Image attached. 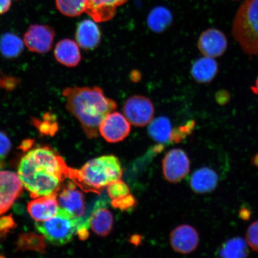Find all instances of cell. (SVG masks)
I'll use <instances>...</instances> for the list:
<instances>
[{
  "mask_svg": "<svg viewBox=\"0 0 258 258\" xmlns=\"http://www.w3.org/2000/svg\"><path fill=\"white\" fill-rule=\"evenodd\" d=\"M11 0H0V15L6 14L11 7Z\"/></svg>",
  "mask_w": 258,
  "mask_h": 258,
  "instance_id": "836d02e7",
  "label": "cell"
},
{
  "mask_svg": "<svg viewBox=\"0 0 258 258\" xmlns=\"http://www.w3.org/2000/svg\"><path fill=\"white\" fill-rule=\"evenodd\" d=\"M233 36L245 53L258 56V0H245L235 15Z\"/></svg>",
  "mask_w": 258,
  "mask_h": 258,
  "instance_id": "277c9868",
  "label": "cell"
},
{
  "mask_svg": "<svg viewBox=\"0 0 258 258\" xmlns=\"http://www.w3.org/2000/svg\"><path fill=\"white\" fill-rule=\"evenodd\" d=\"M127 2V0H88L86 12L96 22H107L114 17L117 8Z\"/></svg>",
  "mask_w": 258,
  "mask_h": 258,
  "instance_id": "9a60e30c",
  "label": "cell"
},
{
  "mask_svg": "<svg viewBox=\"0 0 258 258\" xmlns=\"http://www.w3.org/2000/svg\"><path fill=\"white\" fill-rule=\"evenodd\" d=\"M198 46L203 55L214 58L224 54L227 49L228 41L221 31L210 28L200 35Z\"/></svg>",
  "mask_w": 258,
  "mask_h": 258,
  "instance_id": "8fae6325",
  "label": "cell"
},
{
  "mask_svg": "<svg viewBox=\"0 0 258 258\" xmlns=\"http://www.w3.org/2000/svg\"><path fill=\"white\" fill-rule=\"evenodd\" d=\"M23 183L19 176L9 171H0V196L9 208L20 196Z\"/></svg>",
  "mask_w": 258,
  "mask_h": 258,
  "instance_id": "2e32d148",
  "label": "cell"
},
{
  "mask_svg": "<svg viewBox=\"0 0 258 258\" xmlns=\"http://www.w3.org/2000/svg\"><path fill=\"white\" fill-rule=\"evenodd\" d=\"M218 175L214 170L203 167L195 171L190 179V186L198 194H206L214 191L218 185Z\"/></svg>",
  "mask_w": 258,
  "mask_h": 258,
  "instance_id": "ac0fdd59",
  "label": "cell"
},
{
  "mask_svg": "<svg viewBox=\"0 0 258 258\" xmlns=\"http://www.w3.org/2000/svg\"><path fill=\"white\" fill-rule=\"evenodd\" d=\"M122 111L131 124L137 127H144L153 121L154 107L149 98L144 96L134 95L125 102Z\"/></svg>",
  "mask_w": 258,
  "mask_h": 258,
  "instance_id": "8992f818",
  "label": "cell"
},
{
  "mask_svg": "<svg viewBox=\"0 0 258 258\" xmlns=\"http://www.w3.org/2000/svg\"><path fill=\"white\" fill-rule=\"evenodd\" d=\"M191 76L196 82L208 83L214 79L218 72V64L214 58H199L192 64Z\"/></svg>",
  "mask_w": 258,
  "mask_h": 258,
  "instance_id": "ffe728a7",
  "label": "cell"
},
{
  "mask_svg": "<svg viewBox=\"0 0 258 258\" xmlns=\"http://www.w3.org/2000/svg\"><path fill=\"white\" fill-rule=\"evenodd\" d=\"M56 8L61 14L77 17L86 12L88 0H56Z\"/></svg>",
  "mask_w": 258,
  "mask_h": 258,
  "instance_id": "d4e9b609",
  "label": "cell"
},
{
  "mask_svg": "<svg viewBox=\"0 0 258 258\" xmlns=\"http://www.w3.org/2000/svg\"><path fill=\"white\" fill-rule=\"evenodd\" d=\"M173 17L169 9L158 6L150 12L147 19L148 27L156 33H161L172 24Z\"/></svg>",
  "mask_w": 258,
  "mask_h": 258,
  "instance_id": "44dd1931",
  "label": "cell"
},
{
  "mask_svg": "<svg viewBox=\"0 0 258 258\" xmlns=\"http://www.w3.org/2000/svg\"><path fill=\"white\" fill-rule=\"evenodd\" d=\"M251 90L254 94L258 95V78L256 80L255 84L254 86L251 87Z\"/></svg>",
  "mask_w": 258,
  "mask_h": 258,
  "instance_id": "e575fe53",
  "label": "cell"
},
{
  "mask_svg": "<svg viewBox=\"0 0 258 258\" xmlns=\"http://www.w3.org/2000/svg\"><path fill=\"white\" fill-rule=\"evenodd\" d=\"M11 148V143L9 138L2 131H0V161H3Z\"/></svg>",
  "mask_w": 258,
  "mask_h": 258,
  "instance_id": "4dcf8cb0",
  "label": "cell"
},
{
  "mask_svg": "<svg viewBox=\"0 0 258 258\" xmlns=\"http://www.w3.org/2000/svg\"><path fill=\"white\" fill-rule=\"evenodd\" d=\"M122 169L120 160L113 155L90 160L80 170L70 169L69 177L86 191L99 192L120 180Z\"/></svg>",
  "mask_w": 258,
  "mask_h": 258,
  "instance_id": "7a4b0ae2",
  "label": "cell"
},
{
  "mask_svg": "<svg viewBox=\"0 0 258 258\" xmlns=\"http://www.w3.org/2000/svg\"><path fill=\"white\" fill-rule=\"evenodd\" d=\"M249 253L247 241L241 237H234L225 241L218 251L219 256L227 258L246 257Z\"/></svg>",
  "mask_w": 258,
  "mask_h": 258,
  "instance_id": "603a6c76",
  "label": "cell"
},
{
  "mask_svg": "<svg viewBox=\"0 0 258 258\" xmlns=\"http://www.w3.org/2000/svg\"><path fill=\"white\" fill-rule=\"evenodd\" d=\"M88 222L96 234L101 237H106L110 234L112 230L114 218L108 209L101 206L93 212Z\"/></svg>",
  "mask_w": 258,
  "mask_h": 258,
  "instance_id": "d6986e66",
  "label": "cell"
},
{
  "mask_svg": "<svg viewBox=\"0 0 258 258\" xmlns=\"http://www.w3.org/2000/svg\"><path fill=\"white\" fill-rule=\"evenodd\" d=\"M18 176L32 198L35 199L57 194L62 182L46 167L35 162L28 154L19 164Z\"/></svg>",
  "mask_w": 258,
  "mask_h": 258,
  "instance_id": "3957f363",
  "label": "cell"
},
{
  "mask_svg": "<svg viewBox=\"0 0 258 258\" xmlns=\"http://www.w3.org/2000/svg\"><path fill=\"white\" fill-rule=\"evenodd\" d=\"M78 44L66 38L58 42L54 50V56L58 62L67 67H76L82 59Z\"/></svg>",
  "mask_w": 258,
  "mask_h": 258,
  "instance_id": "e0dca14e",
  "label": "cell"
},
{
  "mask_svg": "<svg viewBox=\"0 0 258 258\" xmlns=\"http://www.w3.org/2000/svg\"><path fill=\"white\" fill-rule=\"evenodd\" d=\"M194 126H195V122L189 121L186 125H182L179 128L173 129L172 135H171L170 142L173 143H179L184 139L187 134H190Z\"/></svg>",
  "mask_w": 258,
  "mask_h": 258,
  "instance_id": "f1b7e54d",
  "label": "cell"
},
{
  "mask_svg": "<svg viewBox=\"0 0 258 258\" xmlns=\"http://www.w3.org/2000/svg\"><path fill=\"white\" fill-rule=\"evenodd\" d=\"M24 50V43L17 35L6 33L0 38V52L8 59L18 57Z\"/></svg>",
  "mask_w": 258,
  "mask_h": 258,
  "instance_id": "cb8c5ba5",
  "label": "cell"
},
{
  "mask_svg": "<svg viewBox=\"0 0 258 258\" xmlns=\"http://www.w3.org/2000/svg\"><path fill=\"white\" fill-rule=\"evenodd\" d=\"M199 234L196 229L189 225H181L172 231L170 243L172 249L179 253L189 254L198 248Z\"/></svg>",
  "mask_w": 258,
  "mask_h": 258,
  "instance_id": "7c38bea8",
  "label": "cell"
},
{
  "mask_svg": "<svg viewBox=\"0 0 258 258\" xmlns=\"http://www.w3.org/2000/svg\"><path fill=\"white\" fill-rule=\"evenodd\" d=\"M131 123L125 116L112 111L103 119L99 133L109 143H117L126 138L131 131Z\"/></svg>",
  "mask_w": 258,
  "mask_h": 258,
  "instance_id": "52a82bcc",
  "label": "cell"
},
{
  "mask_svg": "<svg viewBox=\"0 0 258 258\" xmlns=\"http://www.w3.org/2000/svg\"><path fill=\"white\" fill-rule=\"evenodd\" d=\"M36 228L50 243L63 245L69 243L77 233L79 218L59 208L57 214L46 221L37 222Z\"/></svg>",
  "mask_w": 258,
  "mask_h": 258,
  "instance_id": "5b68a950",
  "label": "cell"
},
{
  "mask_svg": "<svg viewBox=\"0 0 258 258\" xmlns=\"http://www.w3.org/2000/svg\"><path fill=\"white\" fill-rule=\"evenodd\" d=\"M32 121L41 134L52 135L57 131L58 124L56 117L49 112L44 115L43 121L38 119H34Z\"/></svg>",
  "mask_w": 258,
  "mask_h": 258,
  "instance_id": "484cf974",
  "label": "cell"
},
{
  "mask_svg": "<svg viewBox=\"0 0 258 258\" xmlns=\"http://www.w3.org/2000/svg\"><path fill=\"white\" fill-rule=\"evenodd\" d=\"M66 108L79 120L86 136L98 137L103 119L117 108L114 100L108 98L99 87H74L63 90Z\"/></svg>",
  "mask_w": 258,
  "mask_h": 258,
  "instance_id": "6da1fadb",
  "label": "cell"
},
{
  "mask_svg": "<svg viewBox=\"0 0 258 258\" xmlns=\"http://www.w3.org/2000/svg\"><path fill=\"white\" fill-rule=\"evenodd\" d=\"M245 240L251 249L258 251V221L253 222L248 227Z\"/></svg>",
  "mask_w": 258,
  "mask_h": 258,
  "instance_id": "83f0119b",
  "label": "cell"
},
{
  "mask_svg": "<svg viewBox=\"0 0 258 258\" xmlns=\"http://www.w3.org/2000/svg\"><path fill=\"white\" fill-rule=\"evenodd\" d=\"M55 32L46 25H32L24 35V43L32 52L46 53L51 50Z\"/></svg>",
  "mask_w": 258,
  "mask_h": 258,
  "instance_id": "9c48e42d",
  "label": "cell"
},
{
  "mask_svg": "<svg viewBox=\"0 0 258 258\" xmlns=\"http://www.w3.org/2000/svg\"><path fill=\"white\" fill-rule=\"evenodd\" d=\"M57 200L60 208L74 218H82L85 214L86 206L83 193L77 189L73 182H69L57 192Z\"/></svg>",
  "mask_w": 258,
  "mask_h": 258,
  "instance_id": "30bf717a",
  "label": "cell"
},
{
  "mask_svg": "<svg viewBox=\"0 0 258 258\" xmlns=\"http://www.w3.org/2000/svg\"><path fill=\"white\" fill-rule=\"evenodd\" d=\"M163 173L167 181L175 183L182 180L188 175L190 169V161L184 151L173 149L164 156Z\"/></svg>",
  "mask_w": 258,
  "mask_h": 258,
  "instance_id": "ba28073f",
  "label": "cell"
},
{
  "mask_svg": "<svg viewBox=\"0 0 258 258\" xmlns=\"http://www.w3.org/2000/svg\"><path fill=\"white\" fill-rule=\"evenodd\" d=\"M107 191L112 201L120 199L130 195L128 186L120 180L111 183L108 186Z\"/></svg>",
  "mask_w": 258,
  "mask_h": 258,
  "instance_id": "4316f807",
  "label": "cell"
},
{
  "mask_svg": "<svg viewBox=\"0 0 258 258\" xmlns=\"http://www.w3.org/2000/svg\"><path fill=\"white\" fill-rule=\"evenodd\" d=\"M14 221L11 217H3L0 219V231L8 230L14 227Z\"/></svg>",
  "mask_w": 258,
  "mask_h": 258,
  "instance_id": "d6a6232c",
  "label": "cell"
},
{
  "mask_svg": "<svg viewBox=\"0 0 258 258\" xmlns=\"http://www.w3.org/2000/svg\"><path fill=\"white\" fill-rule=\"evenodd\" d=\"M6 212V210L4 208H3V205H2V203H0V215L5 214V213Z\"/></svg>",
  "mask_w": 258,
  "mask_h": 258,
  "instance_id": "d590c367",
  "label": "cell"
},
{
  "mask_svg": "<svg viewBox=\"0 0 258 258\" xmlns=\"http://www.w3.org/2000/svg\"><path fill=\"white\" fill-rule=\"evenodd\" d=\"M173 129L168 118L161 116L154 119L148 127V134L159 144L169 143Z\"/></svg>",
  "mask_w": 258,
  "mask_h": 258,
  "instance_id": "7402d4cb",
  "label": "cell"
},
{
  "mask_svg": "<svg viewBox=\"0 0 258 258\" xmlns=\"http://www.w3.org/2000/svg\"><path fill=\"white\" fill-rule=\"evenodd\" d=\"M77 43L86 50H94L101 40V32L95 21L85 19L80 22L76 32Z\"/></svg>",
  "mask_w": 258,
  "mask_h": 258,
  "instance_id": "5bb4252c",
  "label": "cell"
},
{
  "mask_svg": "<svg viewBox=\"0 0 258 258\" xmlns=\"http://www.w3.org/2000/svg\"><path fill=\"white\" fill-rule=\"evenodd\" d=\"M19 82V79L15 78V77L6 76H0V87L6 90H14L18 85Z\"/></svg>",
  "mask_w": 258,
  "mask_h": 258,
  "instance_id": "1f68e13d",
  "label": "cell"
},
{
  "mask_svg": "<svg viewBox=\"0 0 258 258\" xmlns=\"http://www.w3.org/2000/svg\"><path fill=\"white\" fill-rule=\"evenodd\" d=\"M3 161H0V168H2V167H3Z\"/></svg>",
  "mask_w": 258,
  "mask_h": 258,
  "instance_id": "8d00e7d4",
  "label": "cell"
},
{
  "mask_svg": "<svg viewBox=\"0 0 258 258\" xmlns=\"http://www.w3.org/2000/svg\"><path fill=\"white\" fill-rule=\"evenodd\" d=\"M57 194L41 196L28 203V211L34 220L42 222L53 217L59 210Z\"/></svg>",
  "mask_w": 258,
  "mask_h": 258,
  "instance_id": "4fadbf2b",
  "label": "cell"
},
{
  "mask_svg": "<svg viewBox=\"0 0 258 258\" xmlns=\"http://www.w3.org/2000/svg\"><path fill=\"white\" fill-rule=\"evenodd\" d=\"M135 200L133 196L129 195L124 198L112 201V205L121 211H127L135 205Z\"/></svg>",
  "mask_w": 258,
  "mask_h": 258,
  "instance_id": "f546056e",
  "label": "cell"
}]
</instances>
